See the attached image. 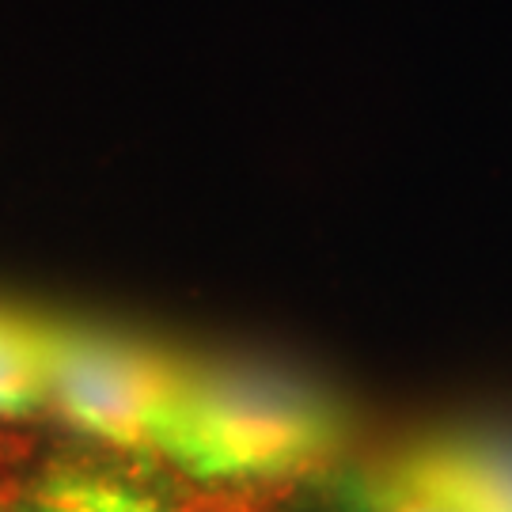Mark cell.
<instances>
[{
    "label": "cell",
    "mask_w": 512,
    "mask_h": 512,
    "mask_svg": "<svg viewBox=\"0 0 512 512\" xmlns=\"http://www.w3.org/2000/svg\"><path fill=\"white\" fill-rule=\"evenodd\" d=\"M342 437V406L308 380L183 361L156 456L205 486H262L319 467Z\"/></svg>",
    "instance_id": "obj_1"
},
{
    "label": "cell",
    "mask_w": 512,
    "mask_h": 512,
    "mask_svg": "<svg viewBox=\"0 0 512 512\" xmlns=\"http://www.w3.org/2000/svg\"><path fill=\"white\" fill-rule=\"evenodd\" d=\"M42 353L46 410L107 448L156 452L183 361L114 330L54 319H42Z\"/></svg>",
    "instance_id": "obj_2"
},
{
    "label": "cell",
    "mask_w": 512,
    "mask_h": 512,
    "mask_svg": "<svg viewBox=\"0 0 512 512\" xmlns=\"http://www.w3.org/2000/svg\"><path fill=\"white\" fill-rule=\"evenodd\" d=\"M395 467L463 512H512V440L505 437H440L410 448Z\"/></svg>",
    "instance_id": "obj_3"
},
{
    "label": "cell",
    "mask_w": 512,
    "mask_h": 512,
    "mask_svg": "<svg viewBox=\"0 0 512 512\" xmlns=\"http://www.w3.org/2000/svg\"><path fill=\"white\" fill-rule=\"evenodd\" d=\"M0 501L4 512H194L84 459H46Z\"/></svg>",
    "instance_id": "obj_4"
},
{
    "label": "cell",
    "mask_w": 512,
    "mask_h": 512,
    "mask_svg": "<svg viewBox=\"0 0 512 512\" xmlns=\"http://www.w3.org/2000/svg\"><path fill=\"white\" fill-rule=\"evenodd\" d=\"M46 410L42 319L0 311V418H31Z\"/></svg>",
    "instance_id": "obj_5"
},
{
    "label": "cell",
    "mask_w": 512,
    "mask_h": 512,
    "mask_svg": "<svg viewBox=\"0 0 512 512\" xmlns=\"http://www.w3.org/2000/svg\"><path fill=\"white\" fill-rule=\"evenodd\" d=\"M342 512H463L448 497L425 490L395 463L353 478L342 494Z\"/></svg>",
    "instance_id": "obj_6"
},
{
    "label": "cell",
    "mask_w": 512,
    "mask_h": 512,
    "mask_svg": "<svg viewBox=\"0 0 512 512\" xmlns=\"http://www.w3.org/2000/svg\"><path fill=\"white\" fill-rule=\"evenodd\" d=\"M0 512H4V501H0Z\"/></svg>",
    "instance_id": "obj_7"
}]
</instances>
